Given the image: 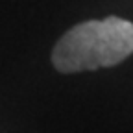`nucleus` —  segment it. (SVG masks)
Listing matches in <instances>:
<instances>
[{
    "label": "nucleus",
    "mask_w": 133,
    "mask_h": 133,
    "mask_svg": "<svg viewBox=\"0 0 133 133\" xmlns=\"http://www.w3.org/2000/svg\"><path fill=\"white\" fill-rule=\"evenodd\" d=\"M129 54H133V22L107 17L69 30L56 44L52 61L59 72H81L113 66Z\"/></svg>",
    "instance_id": "1"
}]
</instances>
